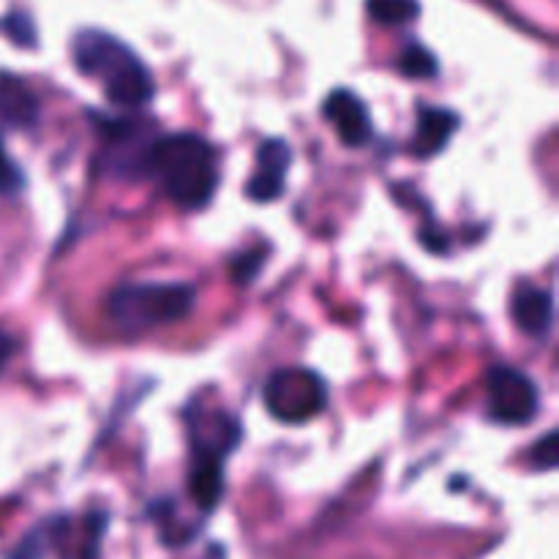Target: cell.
<instances>
[{
    "label": "cell",
    "instance_id": "3",
    "mask_svg": "<svg viewBox=\"0 0 559 559\" xmlns=\"http://www.w3.org/2000/svg\"><path fill=\"white\" fill-rule=\"evenodd\" d=\"M194 287L191 284H120L109 293L107 314L123 333H147L156 328L173 325L194 309Z\"/></svg>",
    "mask_w": 559,
    "mask_h": 559
},
{
    "label": "cell",
    "instance_id": "12",
    "mask_svg": "<svg viewBox=\"0 0 559 559\" xmlns=\"http://www.w3.org/2000/svg\"><path fill=\"white\" fill-rule=\"evenodd\" d=\"M189 495L202 513L216 511L224 495V462L194 456L189 469Z\"/></svg>",
    "mask_w": 559,
    "mask_h": 559
},
{
    "label": "cell",
    "instance_id": "2",
    "mask_svg": "<svg viewBox=\"0 0 559 559\" xmlns=\"http://www.w3.org/2000/svg\"><path fill=\"white\" fill-rule=\"evenodd\" d=\"M147 169L162 178L169 200L183 211H200L216 194V151L200 134L156 136L151 145Z\"/></svg>",
    "mask_w": 559,
    "mask_h": 559
},
{
    "label": "cell",
    "instance_id": "1",
    "mask_svg": "<svg viewBox=\"0 0 559 559\" xmlns=\"http://www.w3.org/2000/svg\"><path fill=\"white\" fill-rule=\"evenodd\" d=\"M76 69L85 76L102 82L104 96L120 109L147 107L156 93L151 69L140 60V55L104 31H82L71 44Z\"/></svg>",
    "mask_w": 559,
    "mask_h": 559
},
{
    "label": "cell",
    "instance_id": "8",
    "mask_svg": "<svg viewBox=\"0 0 559 559\" xmlns=\"http://www.w3.org/2000/svg\"><path fill=\"white\" fill-rule=\"evenodd\" d=\"M322 112H325L328 123L333 126L336 136L347 147H360L371 140L369 107H366L353 91H344V87L333 91L331 96L325 98Z\"/></svg>",
    "mask_w": 559,
    "mask_h": 559
},
{
    "label": "cell",
    "instance_id": "16",
    "mask_svg": "<svg viewBox=\"0 0 559 559\" xmlns=\"http://www.w3.org/2000/svg\"><path fill=\"white\" fill-rule=\"evenodd\" d=\"M557 462H559V435L551 429L533 445V451H530V464H533L535 469H540V473H549V469L557 467Z\"/></svg>",
    "mask_w": 559,
    "mask_h": 559
},
{
    "label": "cell",
    "instance_id": "11",
    "mask_svg": "<svg viewBox=\"0 0 559 559\" xmlns=\"http://www.w3.org/2000/svg\"><path fill=\"white\" fill-rule=\"evenodd\" d=\"M513 320L522 328V333L544 338L555 325V295L540 287L519 289L513 298Z\"/></svg>",
    "mask_w": 559,
    "mask_h": 559
},
{
    "label": "cell",
    "instance_id": "4",
    "mask_svg": "<svg viewBox=\"0 0 559 559\" xmlns=\"http://www.w3.org/2000/svg\"><path fill=\"white\" fill-rule=\"evenodd\" d=\"M265 409L278 424H306L328 407V385L311 369H278L262 388Z\"/></svg>",
    "mask_w": 559,
    "mask_h": 559
},
{
    "label": "cell",
    "instance_id": "15",
    "mask_svg": "<svg viewBox=\"0 0 559 559\" xmlns=\"http://www.w3.org/2000/svg\"><path fill=\"white\" fill-rule=\"evenodd\" d=\"M52 546H55V519H49L44 527L31 530V533L20 540V546H16V549L5 559H44Z\"/></svg>",
    "mask_w": 559,
    "mask_h": 559
},
{
    "label": "cell",
    "instance_id": "9",
    "mask_svg": "<svg viewBox=\"0 0 559 559\" xmlns=\"http://www.w3.org/2000/svg\"><path fill=\"white\" fill-rule=\"evenodd\" d=\"M38 115L41 107L27 82L14 74H0V123L27 131L38 126Z\"/></svg>",
    "mask_w": 559,
    "mask_h": 559
},
{
    "label": "cell",
    "instance_id": "18",
    "mask_svg": "<svg viewBox=\"0 0 559 559\" xmlns=\"http://www.w3.org/2000/svg\"><path fill=\"white\" fill-rule=\"evenodd\" d=\"M265 265V251H243V254H238L233 260V265H229V271H233L235 282L238 284H249L251 278L260 273V267Z\"/></svg>",
    "mask_w": 559,
    "mask_h": 559
},
{
    "label": "cell",
    "instance_id": "20",
    "mask_svg": "<svg viewBox=\"0 0 559 559\" xmlns=\"http://www.w3.org/2000/svg\"><path fill=\"white\" fill-rule=\"evenodd\" d=\"M14 349H16L14 336H11L9 331H3V328H0V371H3V366L11 360Z\"/></svg>",
    "mask_w": 559,
    "mask_h": 559
},
{
    "label": "cell",
    "instance_id": "6",
    "mask_svg": "<svg viewBox=\"0 0 559 559\" xmlns=\"http://www.w3.org/2000/svg\"><path fill=\"white\" fill-rule=\"evenodd\" d=\"M240 420L227 409H191L189 413V437H191V456L224 459L238 448Z\"/></svg>",
    "mask_w": 559,
    "mask_h": 559
},
{
    "label": "cell",
    "instance_id": "7",
    "mask_svg": "<svg viewBox=\"0 0 559 559\" xmlns=\"http://www.w3.org/2000/svg\"><path fill=\"white\" fill-rule=\"evenodd\" d=\"M293 167V151L284 140H265L257 151V173L246 183V194L254 202H273L284 194L287 173Z\"/></svg>",
    "mask_w": 559,
    "mask_h": 559
},
{
    "label": "cell",
    "instance_id": "5",
    "mask_svg": "<svg viewBox=\"0 0 559 559\" xmlns=\"http://www.w3.org/2000/svg\"><path fill=\"white\" fill-rule=\"evenodd\" d=\"M489 415L497 424L527 426L538 415V385L524 371L511 366H495L486 377Z\"/></svg>",
    "mask_w": 559,
    "mask_h": 559
},
{
    "label": "cell",
    "instance_id": "17",
    "mask_svg": "<svg viewBox=\"0 0 559 559\" xmlns=\"http://www.w3.org/2000/svg\"><path fill=\"white\" fill-rule=\"evenodd\" d=\"M25 189V173L20 164L5 153L3 142H0V197H14Z\"/></svg>",
    "mask_w": 559,
    "mask_h": 559
},
{
    "label": "cell",
    "instance_id": "10",
    "mask_svg": "<svg viewBox=\"0 0 559 559\" xmlns=\"http://www.w3.org/2000/svg\"><path fill=\"white\" fill-rule=\"evenodd\" d=\"M459 115L442 107H420L418 126L413 136V153L418 158H431L442 153V147L456 134Z\"/></svg>",
    "mask_w": 559,
    "mask_h": 559
},
{
    "label": "cell",
    "instance_id": "14",
    "mask_svg": "<svg viewBox=\"0 0 559 559\" xmlns=\"http://www.w3.org/2000/svg\"><path fill=\"white\" fill-rule=\"evenodd\" d=\"M366 9H369L371 20L393 27L407 25L420 14L418 0H366Z\"/></svg>",
    "mask_w": 559,
    "mask_h": 559
},
{
    "label": "cell",
    "instance_id": "19",
    "mask_svg": "<svg viewBox=\"0 0 559 559\" xmlns=\"http://www.w3.org/2000/svg\"><path fill=\"white\" fill-rule=\"evenodd\" d=\"M5 31H9V36L14 38L16 44H22V47H31V44L36 41V31H33L31 16L20 14V11L5 20Z\"/></svg>",
    "mask_w": 559,
    "mask_h": 559
},
{
    "label": "cell",
    "instance_id": "13",
    "mask_svg": "<svg viewBox=\"0 0 559 559\" xmlns=\"http://www.w3.org/2000/svg\"><path fill=\"white\" fill-rule=\"evenodd\" d=\"M399 71L409 80H431L440 71V63H437L435 52L426 49L424 44H407L399 55Z\"/></svg>",
    "mask_w": 559,
    "mask_h": 559
}]
</instances>
